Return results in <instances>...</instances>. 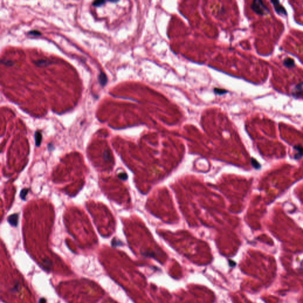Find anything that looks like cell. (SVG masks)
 I'll use <instances>...</instances> for the list:
<instances>
[{
	"instance_id": "obj_1",
	"label": "cell",
	"mask_w": 303,
	"mask_h": 303,
	"mask_svg": "<svg viewBox=\"0 0 303 303\" xmlns=\"http://www.w3.org/2000/svg\"><path fill=\"white\" fill-rule=\"evenodd\" d=\"M252 10L256 14L260 15H265L269 13L268 7L265 5L262 1L255 0L250 5Z\"/></svg>"
},
{
	"instance_id": "obj_2",
	"label": "cell",
	"mask_w": 303,
	"mask_h": 303,
	"mask_svg": "<svg viewBox=\"0 0 303 303\" xmlns=\"http://www.w3.org/2000/svg\"><path fill=\"white\" fill-rule=\"evenodd\" d=\"M271 3L273 4L275 10L278 14L281 15H287V11H286L285 8L280 4L279 1H272Z\"/></svg>"
},
{
	"instance_id": "obj_3",
	"label": "cell",
	"mask_w": 303,
	"mask_h": 303,
	"mask_svg": "<svg viewBox=\"0 0 303 303\" xmlns=\"http://www.w3.org/2000/svg\"><path fill=\"white\" fill-rule=\"evenodd\" d=\"M292 94L294 96L297 97H300L303 95V82L297 84V85L293 88L292 91Z\"/></svg>"
},
{
	"instance_id": "obj_4",
	"label": "cell",
	"mask_w": 303,
	"mask_h": 303,
	"mask_svg": "<svg viewBox=\"0 0 303 303\" xmlns=\"http://www.w3.org/2000/svg\"><path fill=\"white\" fill-rule=\"evenodd\" d=\"M294 150L296 151V154L294 155V158L296 159H301L303 157V147L300 145H297L294 146Z\"/></svg>"
},
{
	"instance_id": "obj_5",
	"label": "cell",
	"mask_w": 303,
	"mask_h": 303,
	"mask_svg": "<svg viewBox=\"0 0 303 303\" xmlns=\"http://www.w3.org/2000/svg\"><path fill=\"white\" fill-rule=\"evenodd\" d=\"M19 215L17 214H13L7 218V221L12 226L16 227L18 224Z\"/></svg>"
},
{
	"instance_id": "obj_6",
	"label": "cell",
	"mask_w": 303,
	"mask_h": 303,
	"mask_svg": "<svg viewBox=\"0 0 303 303\" xmlns=\"http://www.w3.org/2000/svg\"><path fill=\"white\" fill-rule=\"evenodd\" d=\"M98 81H99L100 85L102 87H104L106 85L108 82V78L105 73L103 72H100V73L98 75Z\"/></svg>"
},
{
	"instance_id": "obj_7",
	"label": "cell",
	"mask_w": 303,
	"mask_h": 303,
	"mask_svg": "<svg viewBox=\"0 0 303 303\" xmlns=\"http://www.w3.org/2000/svg\"><path fill=\"white\" fill-rule=\"evenodd\" d=\"M284 65L287 68H293L295 66V62L291 58L287 57L284 61Z\"/></svg>"
},
{
	"instance_id": "obj_8",
	"label": "cell",
	"mask_w": 303,
	"mask_h": 303,
	"mask_svg": "<svg viewBox=\"0 0 303 303\" xmlns=\"http://www.w3.org/2000/svg\"><path fill=\"white\" fill-rule=\"evenodd\" d=\"M35 143H36V146H40L41 142L42 136H41V133L39 131H36L35 134Z\"/></svg>"
},
{
	"instance_id": "obj_9",
	"label": "cell",
	"mask_w": 303,
	"mask_h": 303,
	"mask_svg": "<svg viewBox=\"0 0 303 303\" xmlns=\"http://www.w3.org/2000/svg\"><path fill=\"white\" fill-rule=\"evenodd\" d=\"M35 63L39 66H46L48 65L50 62L49 61H45V60H38L37 61H35Z\"/></svg>"
},
{
	"instance_id": "obj_10",
	"label": "cell",
	"mask_w": 303,
	"mask_h": 303,
	"mask_svg": "<svg viewBox=\"0 0 303 303\" xmlns=\"http://www.w3.org/2000/svg\"><path fill=\"white\" fill-rule=\"evenodd\" d=\"M29 192V190L27 189V188H24L23 190H21V192H20V198L23 200H26V197L27 194V193Z\"/></svg>"
},
{
	"instance_id": "obj_11",
	"label": "cell",
	"mask_w": 303,
	"mask_h": 303,
	"mask_svg": "<svg viewBox=\"0 0 303 303\" xmlns=\"http://www.w3.org/2000/svg\"><path fill=\"white\" fill-rule=\"evenodd\" d=\"M251 163H252V166H253L255 169H259V168H260V165L259 164V163L256 161V159H255L254 158H252L251 159Z\"/></svg>"
},
{
	"instance_id": "obj_12",
	"label": "cell",
	"mask_w": 303,
	"mask_h": 303,
	"mask_svg": "<svg viewBox=\"0 0 303 303\" xmlns=\"http://www.w3.org/2000/svg\"><path fill=\"white\" fill-rule=\"evenodd\" d=\"M214 92H215V93H216L217 94H218V95H223V94L226 93V92H227V91H226L225 89H223L215 88V89H214Z\"/></svg>"
},
{
	"instance_id": "obj_13",
	"label": "cell",
	"mask_w": 303,
	"mask_h": 303,
	"mask_svg": "<svg viewBox=\"0 0 303 303\" xmlns=\"http://www.w3.org/2000/svg\"><path fill=\"white\" fill-rule=\"evenodd\" d=\"M28 34L29 35H31V36H40L41 34V33L39 31H37V30H31V31H30Z\"/></svg>"
},
{
	"instance_id": "obj_14",
	"label": "cell",
	"mask_w": 303,
	"mask_h": 303,
	"mask_svg": "<svg viewBox=\"0 0 303 303\" xmlns=\"http://www.w3.org/2000/svg\"><path fill=\"white\" fill-rule=\"evenodd\" d=\"M118 177H119L120 180H123V181H125L127 179V175L125 173H120L119 175H118Z\"/></svg>"
},
{
	"instance_id": "obj_15",
	"label": "cell",
	"mask_w": 303,
	"mask_h": 303,
	"mask_svg": "<svg viewBox=\"0 0 303 303\" xmlns=\"http://www.w3.org/2000/svg\"><path fill=\"white\" fill-rule=\"evenodd\" d=\"M105 1H97L94 2L93 4H92V5H93L94 6L99 7V6H101L102 5L105 4Z\"/></svg>"
},
{
	"instance_id": "obj_16",
	"label": "cell",
	"mask_w": 303,
	"mask_h": 303,
	"mask_svg": "<svg viewBox=\"0 0 303 303\" xmlns=\"http://www.w3.org/2000/svg\"><path fill=\"white\" fill-rule=\"evenodd\" d=\"M1 62L5 64L6 65H8V66H11V65H13V62L10 61H7V60H2Z\"/></svg>"
},
{
	"instance_id": "obj_17",
	"label": "cell",
	"mask_w": 303,
	"mask_h": 303,
	"mask_svg": "<svg viewBox=\"0 0 303 303\" xmlns=\"http://www.w3.org/2000/svg\"><path fill=\"white\" fill-rule=\"evenodd\" d=\"M104 159H109V154L107 153V152H105L104 153Z\"/></svg>"
},
{
	"instance_id": "obj_18",
	"label": "cell",
	"mask_w": 303,
	"mask_h": 303,
	"mask_svg": "<svg viewBox=\"0 0 303 303\" xmlns=\"http://www.w3.org/2000/svg\"><path fill=\"white\" fill-rule=\"evenodd\" d=\"M39 303H46V300L44 298H42L39 301Z\"/></svg>"
}]
</instances>
